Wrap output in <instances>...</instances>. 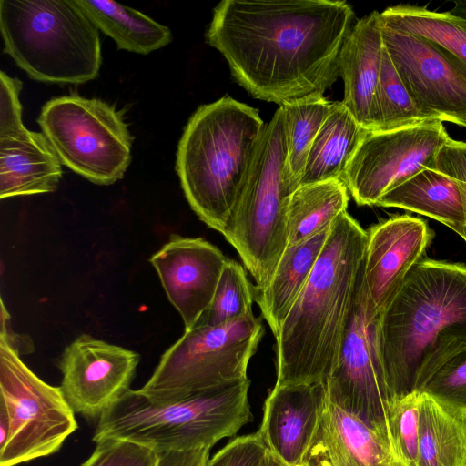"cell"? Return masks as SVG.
<instances>
[{
	"mask_svg": "<svg viewBox=\"0 0 466 466\" xmlns=\"http://www.w3.org/2000/svg\"><path fill=\"white\" fill-rule=\"evenodd\" d=\"M37 123L62 165L97 185L121 179L131 163L133 137L123 111L76 94L52 98Z\"/></svg>",
	"mask_w": 466,
	"mask_h": 466,
	"instance_id": "9c48e42d",
	"label": "cell"
},
{
	"mask_svg": "<svg viewBox=\"0 0 466 466\" xmlns=\"http://www.w3.org/2000/svg\"><path fill=\"white\" fill-rule=\"evenodd\" d=\"M421 394L413 391L392 399L388 410V433L391 451L403 466H416Z\"/></svg>",
	"mask_w": 466,
	"mask_h": 466,
	"instance_id": "4dcf8cb0",
	"label": "cell"
},
{
	"mask_svg": "<svg viewBox=\"0 0 466 466\" xmlns=\"http://www.w3.org/2000/svg\"><path fill=\"white\" fill-rule=\"evenodd\" d=\"M96 448L81 466H157L159 453L123 440L106 439Z\"/></svg>",
	"mask_w": 466,
	"mask_h": 466,
	"instance_id": "d6a6232c",
	"label": "cell"
},
{
	"mask_svg": "<svg viewBox=\"0 0 466 466\" xmlns=\"http://www.w3.org/2000/svg\"><path fill=\"white\" fill-rule=\"evenodd\" d=\"M436 167L455 180L461 192L464 207V224L460 236L466 242V142L451 138L438 153Z\"/></svg>",
	"mask_w": 466,
	"mask_h": 466,
	"instance_id": "d590c367",
	"label": "cell"
},
{
	"mask_svg": "<svg viewBox=\"0 0 466 466\" xmlns=\"http://www.w3.org/2000/svg\"><path fill=\"white\" fill-rule=\"evenodd\" d=\"M369 131L354 118L342 101L333 102L329 115L312 143L299 186L342 180Z\"/></svg>",
	"mask_w": 466,
	"mask_h": 466,
	"instance_id": "603a6c76",
	"label": "cell"
},
{
	"mask_svg": "<svg viewBox=\"0 0 466 466\" xmlns=\"http://www.w3.org/2000/svg\"><path fill=\"white\" fill-rule=\"evenodd\" d=\"M10 421L5 405L0 402V448H2L9 436Z\"/></svg>",
	"mask_w": 466,
	"mask_h": 466,
	"instance_id": "74e56055",
	"label": "cell"
},
{
	"mask_svg": "<svg viewBox=\"0 0 466 466\" xmlns=\"http://www.w3.org/2000/svg\"><path fill=\"white\" fill-rule=\"evenodd\" d=\"M433 232L421 218L397 215L367 230L363 278L370 310L379 315L423 258Z\"/></svg>",
	"mask_w": 466,
	"mask_h": 466,
	"instance_id": "2e32d148",
	"label": "cell"
},
{
	"mask_svg": "<svg viewBox=\"0 0 466 466\" xmlns=\"http://www.w3.org/2000/svg\"><path fill=\"white\" fill-rule=\"evenodd\" d=\"M381 24L429 40L466 74V18L401 4L380 13Z\"/></svg>",
	"mask_w": 466,
	"mask_h": 466,
	"instance_id": "d4e9b609",
	"label": "cell"
},
{
	"mask_svg": "<svg viewBox=\"0 0 466 466\" xmlns=\"http://www.w3.org/2000/svg\"><path fill=\"white\" fill-rule=\"evenodd\" d=\"M383 38L380 13L373 11L357 20L339 55V71L344 83L342 103L366 129L380 127L378 85Z\"/></svg>",
	"mask_w": 466,
	"mask_h": 466,
	"instance_id": "d6986e66",
	"label": "cell"
},
{
	"mask_svg": "<svg viewBox=\"0 0 466 466\" xmlns=\"http://www.w3.org/2000/svg\"><path fill=\"white\" fill-rule=\"evenodd\" d=\"M376 346L391 400L466 350V265L426 257L378 315Z\"/></svg>",
	"mask_w": 466,
	"mask_h": 466,
	"instance_id": "7a4b0ae2",
	"label": "cell"
},
{
	"mask_svg": "<svg viewBox=\"0 0 466 466\" xmlns=\"http://www.w3.org/2000/svg\"><path fill=\"white\" fill-rule=\"evenodd\" d=\"M294 190L279 106L258 142L248 177L221 233L253 277L256 289L268 284L288 246L287 214Z\"/></svg>",
	"mask_w": 466,
	"mask_h": 466,
	"instance_id": "52a82bcc",
	"label": "cell"
},
{
	"mask_svg": "<svg viewBox=\"0 0 466 466\" xmlns=\"http://www.w3.org/2000/svg\"><path fill=\"white\" fill-rule=\"evenodd\" d=\"M254 301L255 289L244 268L227 258L213 299L194 327L219 326L239 319L253 312Z\"/></svg>",
	"mask_w": 466,
	"mask_h": 466,
	"instance_id": "f1b7e54d",
	"label": "cell"
},
{
	"mask_svg": "<svg viewBox=\"0 0 466 466\" xmlns=\"http://www.w3.org/2000/svg\"><path fill=\"white\" fill-rule=\"evenodd\" d=\"M0 402L8 413L9 436L0 448V466H16L60 450L77 428L75 411L60 387L52 386L0 337Z\"/></svg>",
	"mask_w": 466,
	"mask_h": 466,
	"instance_id": "30bf717a",
	"label": "cell"
},
{
	"mask_svg": "<svg viewBox=\"0 0 466 466\" xmlns=\"http://www.w3.org/2000/svg\"><path fill=\"white\" fill-rule=\"evenodd\" d=\"M415 391L427 395L451 413L466 418V350L441 365Z\"/></svg>",
	"mask_w": 466,
	"mask_h": 466,
	"instance_id": "1f68e13d",
	"label": "cell"
},
{
	"mask_svg": "<svg viewBox=\"0 0 466 466\" xmlns=\"http://www.w3.org/2000/svg\"><path fill=\"white\" fill-rule=\"evenodd\" d=\"M4 53L34 80L82 84L102 64L97 27L76 0H1Z\"/></svg>",
	"mask_w": 466,
	"mask_h": 466,
	"instance_id": "8992f818",
	"label": "cell"
},
{
	"mask_svg": "<svg viewBox=\"0 0 466 466\" xmlns=\"http://www.w3.org/2000/svg\"><path fill=\"white\" fill-rule=\"evenodd\" d=\"M301 466H403L389 442L329 400Z\"/></svg>",
	"mask_w": 466,
	"mask_h": 466,
	"instance_id": "ac0fdd59",
	"label": "cell"
},
{
	"mask_svg": "<svg viewBox=\"0 0 466 466\" xmlns=\"http://www.w3.org/2000/svg\"><path fill=\"white\" fill-rule=\"evenodd\" d=\"M421 396L416 466H466V418Z\"/></svg>",
	"mask_w": 466,
	"mask_h": 466,
	"instance_id": "4316f807",
	"label": "cell"
},
{
	"mask_svg": "<svg viewBox=\"0 0 466 466\" xmlns=\"http://www.w3.org/2000/svg\"><path fill=\"white\" fill-rule=\"evenodd\" d=\"M262 335L261 319L253 312L223 325L185 330L138 391L153 401L165 402L248 379V365Z\"/></svg>",
	"mask_w": 466,
	"mask_h": 466,
	"instance_id": "ba28073f",
	"label": "cell"
},
{
	"mask_svg": "<svg viewBox=\"0 0 466 466\" xmlns=\"http://www.w3.org/2000/svg\"><path fill=\"white\" fill-rule=\"evenodd\" d=\"M250 380L177 400L157 402L129 390L100 417L93 441L135 442L157 453L209 449L252 420Z\"/></svg>",
	"mask_w": 466,
	"mask_h": 466,
	"instance_id": "5b68a950",
	"label": "cell"
},
{
	"mask_svg": "<svg viewBox=\"0 0 466 466\" xmlns=\"http://www.w3.org/2000/svg\"><path fill=\"white\" fill-rule=\"evenodd\" d=\"M266 125L257 108L225 96L199 106L184 128L176 170L198 218L223 232Z\"/></svg>",
	"mask_w": 466,
	"mask_h": 466,
	"instance_id": "277c9868",
	"label": "cell"
},
{
	"mask_svg": "<svg viewBox=\"0 0 466 466\" xmlns=\"http://www.w3.org/2000/svg\"><path fill=\"white\" fill-rule=\"evenodd\" d=\"M226 260L222 251L206 239L177 234L170 235L149 258L185 330L192 329L209 306Z\"/></svg>",
	"mask_w": 466,
	"mask_h": 466,
	"instance_id": "9a60e30c",
	"label": "cell"
},
{
	"mask_svg": "<svg viewBox=\"0 0 466 466\" xmlns=\"http://www.w3.org/2000/svg\"><path fill=\"white\" fill-rule=\"evenodd\" d=\"M62 163L42 132L24 128L0 137V198L55 191Z\"/></svg>",
	"mask_w": 466,
	"mask_h": 466,
	"instance_id": "ffe728a7",
	"label": "cell"
},
{
	"mask_svg": "<svg viewBox=\"0 0 466 466\" xmlns=\"http://www.w3.org/2000/svg\"><path fill=\"white\" fill-rule=\"evenodd\" d=\"M450 12L466 18V0L454 2V6Z\"/></svg>",
	"mask_w": 466,
	"mask_h": 466,
	"instance_id": "f35d334b",
	"label": "cell"
},
{
	"mask_svg": "<svg viewBox=\"0 0 466 466\" xmlns=\"http://www.w3.org/2000/svg\"><path fill=\"white\" fill-rule=\"evenodd\" d=\"M450 139L439 119L369 131L342 180L358 205L376 206L388 191L435 167L438 153Z\"/></svg>",
	"mask_w": 466,
	"mask_h": 466,
	"instance_id": "7c38bea8",
	"label": "cell"
},
{
	"mask_svg": "<svg viewBox=\"0 0 466 466\" xmlns=\"http://www.w3.org/2000/svg\"><path fill=\"white\" fill-rule=\"evenodd\" d=\"M377 98L380 113L378 130H392L431 120L415 104L384 45Z\"/></svg>",
	"mask_w": 466,
	"mask_h": 466,
	"instance_id": "f546056e",
	"label": "cell"
},
{
	"mask_svg": "<svg viewBox=\"0 0 466 466\" xmlns=\"http://www.w3.org/2000/svg\"><path fill=\"white\" fill-rule=\"evenodd\" d=\"M377 317L368 303L362 267L347 331L326 386L330 402L359 418L390 444L391 398L376 346Z\"/></svg>",
	"mask_w": 466,
	"mask_h": 466,
	"instance_id": "8fae6325",
	"label": "cell"
},
{
	"mask_svg": "<svg viewBox=\"0 0 466 466\" xmlns=\"http://www.w3.org/2000/svg\"><path fill=\"white\" fill-rule=\"evenodd\" d=\"M354 21L352 6L341 0H223L206 41L250 96L281 106L324 94L337 80Z\"/></svg>",
	"mask_w": 466,
	"mask_h": 466,
	"instance_id": "6da1fadb",
	"label": "cell"
},
{
	"mask_svg": "<svg viewBox=\"0 0 466 466\" xmlns=\"http://www.w3.org/2000/svg\"><path fill=\"white\" fill-rule=\"evenodd\" d=\"M349 190L342 180L298 187L291 194L287 214L288 246L304 242L328 230L347 211Z\"/></svg>",
	"mask_w": 466,
	"mask_h": 466,
	"instance_id": "484cf974",
	"label": "cell"
},
{
	"mask_svg": "<svg viewBox=\"0 0 466 466\" xmlns=\"http://www.w3.org/2000/svg\"><path fill=\"white\" fill-rule=\"evenodd\" d=\"M23 83L0 72V137L24 129L19 95Z\"/></svg>",
	"mask_w": 466,
	"mask_h": 466,
	"instance_id": "e575fe53",
	"label": "cell"
},
{
	"mask_svg": "<svg viewBox=\"0 0 466 466\" xmlns=\"http://www.w3.org/2000/svg\"><path fill=\"white\" fill-rule=\"evenodd\" d=\"M376 206L415 212L447 226L460 235L463 201L455 180L436 166L428 167L385 193Z\"/></svg>",
	"mask_w": 466,
	"mask_h": 466,
	"instance_id": "44dd1931",
	"label": "cell"
},
{
	"mask_svg": "<svg viewBox=\"0 0 466 466\" xmlns=\"http://www.w3.org/2000/svg\"><path fill=\"white\" fill-rule=\"evenodd\" d=\"M268 451L257 431L231 441L208 459L206 466H263Z\"/></svg>",
	"mask_w": 466,
	"mask_h": 466,
	"instance_id": "836d02e7",
	"label": "cell"
},
{
	"mask_svg": "<svg viewBox=\"0 0 466 466\" xmlns=\"http://www.w3.org/2000/svg\"><path fill=\"white\" fill-rule=\"evenodd\" d=\"M282 107L285 123L288 165L294 189L301 181L309 152L332 103L316 93L286 102Z\"/></svg>",
	"mask_w": 466,
	"mask_h": 466,
	"instance_id": "83f0119b",
	"label": "cell"
},
{
	"mask_svg": "<svg viewBox=\"0 0 466 466\" xmlns=\"http://www.w3.org/2000/svg\"><path fill=\"white\" fill-rule=\"evenodd\" d=\"M330 229V228H329ZM329 229L284 250L277 268L262 289H256L255 301L275 338L305 287L327 240Z\"/></svg>",
	"mask_w": 466,
	"mask_h": 466,
	"instance_id": "7402d4cb",
	"label": "cell"
},
{
	"mask_svg": "<svg viewBox=\"0 0 466 466\" xmlns=\"http://www.w3.org/2000/svg\"><path fill=\"white\" fill-rule=\"evenodd\" d=\"M263 466H286L272 452L268 451Z\"/></svg>",
	"mask_w": 466,
	"mask_h": 466,
	"instance_id": "ab89813d",
	"label": "cell"
},
{
	"mask_svg": "<svg viewBox=\"0 0 466 466\" xmlns=\"http://www.w3.org/2000/svg\"><path fill=\"white\" fill-rule=\"evenodd\" d=\"M328 400L326 382L275 385L259 430L267 448L286 466H301Z\"/></svg>",
	"mask_w": 466,
	"mask_h": 466,
	"instance_id": "e0dca14e",
	"label": "cell"
},
{
	"mask_svg": "<svg viewBox=\"0 0 466 466\" xmlns=\"http://www.w3.org/2000/svg\"><path fill=\"white\" fill-rule=\"evenodd\" d=\"M209 449L159 453L157 466H206Z\"/></svg>",
	"mask_w": 466,
	"mask_h": 466,
	"instance_id": "8d00e7d4",
	"label": "cell"
},
{
	"mask_svg": "<svg viewBox=\"0 0 466 466\" xmlns=\"http://www.w3.org/2000/svg\"><path fill=\"white\" fill-rule=\"evenodd\" d=\"M366 246L367 230L341 213L276 337L277 385L326 382L347 331Z\"/></svg>",
	"mask_w": 466,
	"mask_h": 466,
	"instance_id": "3957f363",
	"label": "cell"
},
{
	"mask_svg": "<svg viewBox=\"0 0 466 466\" xmlns=\"http://www.w3.org/2000/svg\"><path fill=\"white\" fill-rule=\"evenodd\" d=\"M139 360L134 350L82 334L61 355L60 388L75 412L99 418L131 390Z\"/></svg>",
	"mask_w": 466,
	"mask_h": 466,
	"instance_id": "5bb4252c",
	"label": "cell"
},
{
	"mask_svg": "<svg viewBox=\"0 0 466 466\" xmlns=\"http://www.w3.org/2000/svg\"><path fill=\"white\" fill-rule=\"evenodd\" d=\"M105 35L111 37L117 48L147 55L172 41L170 29L147 15L108 0H76Z\"/></svg>",
	"mask_w": 466,
	"mask_h": 466,
	"instance_id": "cb8c5ba5",
	"label": "cell"
},
{
	"mask_svg": "<svg viewBox=\"0 0 466 466\" xmlns=\"http://www.w3.org/2000/svg\"><path fill=\"white\" fill-rule=\"evenodd\" d=\"M381 31L384 47L419 109L431 120L466 127V74L429 40L382 24Z\"/></svg>",
	"mask_w": 466,
	"mask_h": 466,
	"instance_id": "4fadbf2b",
	"label": "cell"
}]
</instances>
